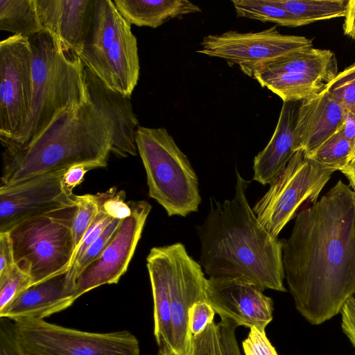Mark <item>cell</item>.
Instances as JSON below:
<instances>
[{
    "mask_svg": "<svg viewBox=\"0 0 355 355\" xmlns=\"http://www.w3.org/2000/svg\"><path fill=\"white\" fill-rule=\"evenodd\" d=\"M285 277L295 308L311 324L340 313L355 293V191L338 180L297 216L284 241Z\"/></svg>",
    "mask_w": 355,
    "mask_h": 355,
    "instance_id": "1",
    "label": "cell"
},
{
    "mask_svg": "<svg viewBox=\"0 0 355 355\" xmlns=\"http://www.w3.org/2000/svg\"><path fill=\"white\" fill-rule=\"evenodd\" d=\"M235 192L223 202L211 198V208L197 227L200 263L209 279H239L263 291L285 292L283 240L261 225L247 197L250 181L236 168Z\"/></svg>",
    "mask_w": 355,
    "mask_h": 355,
    "instance_id": "2",
    "label": "cell"
},
{
    "mask_svg": "<svg viewBox=\"0 0 355 355\" xmlns=\"http://www.w3.org/2000/svg\"><path fill=\"white\" fill-rule=\"evenodd\" d=\"M112 135L107 115L88 97L62 112L26 146L4 148L1 186L66 171L76 164H85L92 169L105 167Z\"/></svg>",
    "mask_w": 355,
    "mask_h": 355,
    "instance_id": "3",
    "label": "cell"
},
{
    "mask_svg": "<svg viewBox=\"0 0 355 355\" xmlns=\"http://www.w3.org/2000/svg\"><path fill=\"white\" fill-rule=\"evenodd\" d=\"M32 51L33 94L26 123L4 148L22 147L34 140L64 110L86 101L85 67L75 53L66 51L49 31L28 38Z\"/></svg>",
    "mask_w": 355,
    "mask_h": 355,
    "instance_id": "4",
    "label": "cell"
},
{
    "mask_svg": "<svg viewBox=\"0 0 355 355\" xmlns=\"http://www.w3.org/2000/svg\"><path fill=\"white\" fill-rule=\"evenodd\" d=\"M78 57L106 87L130 98L140 73L137 40L113 1L94 0Z\"/></svg>",
    "mask_w": 355,
    "mask_h": 355,
    "instance_id": "5",
    "label": "cell"
},
{
    "mask_svg": "<svg viewBox=\"0 0 355 355\" xmlns=\"http://www.w3.org/2000/svg\"><path fill=\"white\" fill-rule=\"evenodd\" d=\"M136 145L146 173L149 196L170 216L197 211L201 202L198 177L167 130L139 125Z\"/></svg>",
    "mask_w": 355,
    "mask_h": 355,
    "instance_id": "6",
    "label": "cell"
},
{
    "mask_svg": "<svg viewBox=\"0 0 355 355\" xmlns=\"http://www.w3.org/2000/svg\"><path fill=\"white\" fill-rule=\"evenodd\" d=\"M76 205L27 218L9 231L17 266L37 284L69 269L75 253L71 225Z\"/></svg>",
    "mask_w": 355,
    "mask_h": 355,
    "instance_id": "7",
    "label": "cell"
},
{
    "mask_svg": "<svg viewBox=\"0 0 355 355\" xmlns=\"http://www.w3.org/2000/svg\"><path fill=\"white\" fill-rule=\"evenodd\" d=\"M17 347L30 355H139V344L130 331L89 332L46 322L12 324Z\"/></svg>",
    "mask_w": 355,
    "mask_h": 355,
    "instance_id": "8",
    "label": "cell"
},
{
    "mask_svg": "<svg viewBox=\"0 0 355 355\" xmlns=\"http://www.w3.org/2000/svg\"><path fill=\"white\" fill-rule=\"evenodd\" d=\"M334 172L306 157L303 150L297 151L252 208L261 225L277 238L303 202L318 200Z\"/></svg>",
    "mask_w": 355,
    "mask_h": 355,
    "instance_id": "9",
    "label": "cell"
},
{
    "mask_svg": "<svg viewBox=\"0 0 355 355\" xmlns=\"http://www.w3.org/2000/svg\"><path fill=\"white\" fill-rule=\"evenodd\" d=\"M338 73L335 54L330 50L313 47L261 66L252 78L283 102H301L320 94Z\"/></svg>",
    "mask_w": 355,
    "mask_h": 355,
    "instance_id": "10",
    "label": "cell"
},
{
    "mask_svg": "<svg viewBox=\"0 0 355 355\" xmlns=\"http://www.w3.org/2000/svg\"><path fill=\"white\" fill-rule=\"evenodd\" d=\"M197 52L224 59L230 67L239 66L252 78L261 66L288 53L313 48L312 40L304 37L282 34L272 26L259 32L229 31L203 37Z\"/></svg>",
    "mask_w": 355,
    "mask_h": 355,
    "instance_id": "11",
    "label": "cell"
},
{
    "mask_svg": "<svg viewBox=\"0 0 355 355\" xmlns=\"http://www.w3.org/2000/svg\"><path fill=\"white\" fill-rule=\"evenodd\" d=\"M33 94L32 51L28 39L12 35L0 42V140L24 127Z\"/></svg>",
    "mask_w": 355,
    "mask_h": 355,
    "instance_id": "12",
    "label": "cell"
},
{
    "mask_svg": "<svg viewBox=\"0 0 355 355\" xmlns=\"http://www.w3.org/2000/svg\"><path fill=\"white\" fill-rule=\"evenodd\" d=\"M160 250L168 278L171 355H190L193 336L189 327V311L196 302L207 301L208 279L182 243L162 246Z\"/></svg>",
    "mask_w": 355,
    "mask_h": 355,
    "instance_id": "13",
    "label": "cell"
},
{
    "mask_svg": "<svg viewBox=\"0 0 355 355\" xmlns=\"http://www.w3.org/2000/svg\"><path fill=\"white\" fill-rule=\"evenodd\" d=\"M128 202L132 209L130 216L121 220L103 253L78 276L74 294L76 300L98 286L118 283L126 272L151 210L146 201Z\"/></svg>",
    "mask_w": 355,
    "mask_h": 355,
    "instance_id": "14",
    "label": "cell"
},
{
    "mask_svg": "<svg viewBox=\"0 0 355 355\" xmlns=\"http://www.w3.org/2000/svg\"><path fill=\"white\" fill-rule=\"evenodd\" d=\"M65 171L35 176L0 187V232L49 211L76 205L75 195L64 187Z\"/></svg>",
    "mask_w": 355,
    "mask_h": 355,
    "instance_id": "15",
    "label": "cell"
},
{
    "mask_svg": "<svg viewBox=\"0 0 355 355\" xmlns=\"http://www.w3.org/2000/svg\"><path fill=\"white\" fill-rule=\"evenodd\" d=\"M258 286L239 279H208L207 301L220 318L265 331L272 320L273 302Z\"/></svg>",
    "mask_w": 355,
    "mask_h": 355,
    "instance_id": "16",
    "label": "cell"
},
{
    "mask_svg": "<svg viewBox=\"0 0 355 355\" xmlns=\"http://www.w3.org/2000/svg\"><path fill=\"white\" fill-rule=\"evenodd\" d=\"M75 288L68 269L29 286L0 311V317L14 322L44 320L73 304Z\"/></svg>",
    "mask_w": 355,
    "mask_h": 355,
    "instance_id": "17",
    "label": "cell"
},
{
    "mask_svg": "<svg viewBox=\"0 0 355 355\" xmlns=\"http://www.w3.org/2000/svg\"><path fill=\"white\" fill-rule=\"evenodd\" d=\"M94 0H35L43 30L51 33L66 51H82Z\"/></svg>",
    "mask_w": 355,
    "mask_h": 355,
    "instance_id": "18",
    "label": "cell"
},
{
    "mask_svg": "<svg viewBox=\"0 0 355 355\" xmlns=\"http://www.w3.org/2000/svg\"><path fill=\"white\" fill-rule=\"evenodd\" d=\"M345 112L327 87L318 95L301 101L295 129L297 151L302 150L310 157L342 127Z\"/></svg>",
    "mask_w": 355,
    "mask_h": 355,
    "instance_id": "19",
    "label": "cell"
},
{
    "mask_svg": "<svg viewBox=\"0 0 355 355\" xmlns=\"http://www.w3.org/2000/svg\"><path fill=\"white\" fill-rule=\"evenodd\" d=\"M85 77L89 98L107 115L112 125L111 153L122 157L136 156V134L139 125L130 98L109 89L85 67Z\"/></svg>",
    "mask_w": 355,
    "mask_h": 355,
    "instance_id": "20",
    "label": "cell"
},
{
    "mask_svg": "<svg viewBox=\"0 0 355 355\" xmlns=\"http://www.w3.org/2000/svg\"><path fill=\"white\" fill-rule=\"evenodd\" d=\"M300 103L283 102L270 140L254 159L253 180L261 184H270L297 151L295 129Z\"/></svg>",
    "mask_w": 355,
    "mask_h": 355,
    "instance_id": "21",
    "label": "cell"
},
{
    "mask_svg": "<svg viewBox=\"0 0 355 355\" xmlns=\"http://www.w3.org/2000/svg\"><path fill=\"white\" fill-rule=\"evenodd\" d=\"M153 299L154 336L157 355H171V317L168 278L160 247L146 258Z\"/></svg>",
    "mask_w": 355,
    "mask_h": 355,
    "instance_id": "22",
    "label": "cell"
},
{
    "mask_svg": "<svg viewBox=\"0 0 355 355\" xmlns=\"http://www.w3.org/2000/svg\"><path fill=\"white\" fill-rule=\"evenodd\" d=\"M113 2L129 24L153 28L171 19L201 12L198 6L187 0H114Z\"/></svg>",
    "mask_w": 355,
    "mask_h": 355,
    "instance_id": "23",
    "label": "cell"
},
{
    "mask_svg": "<svg viewBox=\"0 0 355 355\" xmlns=\"http://www.w3.org/2000/svg\"><path fill=\"white\" fill-rule=\"evenodd\" d=\"M0 29L26 38L41 31L35 0H0Z\"/></svg>",
    "mask_w": 355,
    "mask_h": 355,
    "instance_id": "24",
    "label": "cell"
},
{
    "mask_svg": "<svg viewBox=\"0 0 355 355\" xmlns=\"http://www.w3.org/2000/svg\"><path fill=\"white\" fill-rule=\"evenodd\" d=\"M290 14L305 25L317 21L343 17L348 0H277Z\"/></svg>",
    "mask_w": 355,
    "mask_h": 355,
    "instance_id": "25",
    "label": "cell"
},
{
    "mask_svg": "<svg viewBox=\"0 0 355 355\" xmlns=\"http://www.w3.org/2000/svg\"><path fill=\"white\" fill-rule=\"evenodd\" d=\"M232 2L238 17L288 27L305 25L283 8L277 0H233Z\"/></svg>",
    "mask_w": 355,
    "mask_h": 355,
    "instance_id": "26",
    "label": "cell"
},
{
    "mask_svg": "<svg viewBox=\"0 0 355 355\" xmlns=\"http://www.w3.org/2000/svg\"><path fill=\"white\" fill-rule=\"evenodd\" d=\"M354 150V145L344 136L340 128L309 158L325 168L342 171L352 162Z\"/></svg>",
    "mask_w": 355,
    "mask_h": 355,
    "instance_id": "27",
    "label": "cell"
},
{
    "mask_svg": "<svg viewBox=\"0 0 355 355\" xmlns=\"http://www.w3.org/2000/svg\"><path fill=\"white\" fill-rule=\"evenodd\" d=\"M75 201L76 208L73 217L71 230L76 252L85 232L98 214L100 206L96 194L75 195Z\"/></svg>",
    "mask_w": 355,
    "mask_h": 355,
    "instance_id": "28",
    "label": "cell"
},
{
    "mask_svg": "<svg viewBox=\"0 0 355 355\" xmlns=\"http://www.w3.org/2000/svg\"><path fill=\"white\" fill-rule=\"evenodd\" d=\"M327 88L345 110L355 112V63L338 73Z\"/></svg>",
    "mask_w": 355,
    "mask_h": 355,
    "instance_id": "29",
    "label": "cell"
},
{
    "mask_svg": "<svg viewBox=\"0 0 355 355\" xmlns=\"http://www.w3.org/2000/svg\"><path fill=\"white\" fill-rule=\"evenodd\" d=\"M33 284L31 277L16 265L6 276L0 278V311Z\"/></svg>",
    "mask_w": 355,
    "mask_h": 355,
    "instance_id": "30",
    "label": "cell"
},
{
    "mask_svg": "<svg viewBox=\"0 0 355 355\" xmlns=\"http://www.w3.org/2000/svg\"><path fill=\"white\" fill-rule=\"evenodd\" d=\"M120 223L121 220L113 219L98 239L87 250L78 263L69 269V277L75 283L79 274L103 253Z\"/></svg>",
    "mask_w": 355,
    "mask_h": 355,
    "instance_id": "31",
    "label": "cell"
},
{
    "mask_svg": "<svg viewBox=\"0 0 355 355\" xmlns=\"http://www.w3.org/2000/svg\"><path fill=\"white\" fill-rule=\"evenodd\" d=\"M190 355H224L219 327L214 321L200 334L193 336Z\"/></svg>",
    "mask_w": 355,
    "mask_h": 355,
    "instance_id": "32",
    "label": "cell"
},
{
    "mask_svg": "<svg viewBox=\"0 0 355 355\" xmlns=\"http://www.w3.org/2000/svg\"><path fill=\"white\" fill-rule=\"evenodd\" d=\"M96 195L100 210L109 217L121 220L130 216L132 209L129 202L125 200V193L123 191H117L114 187Z\"/></svg>",
    "mask_w": 355,
    "mask_h": 355,
    "instance_id": "33",
    "label": "cell"
},
{
    "mask_svg": "<svg viewBox=\"0 0 355 355\" xmlns=\"http://www.w3.org/2000/svg\"><path fill=\"white\" fill-rule=\"evenodd\" d=\"M112 220L113 219L112 218L109 217L100 210L98 214L85 232L80 244L78 245L75 252L70 268L74 266L78 263L87 250L98 239Z\"/></svg>",
    "mask_w": 355,
    "mask_h": 355,
    "instance_id": "34",
    "label": "cell"
},
{
    "mask_svg": "<svg viewBox=\"0 0 355 355\" xmlns=\"http://www.w3.org/2000/svg\"><path fill=\"white\" fill-rule=\"evenodd\" d=\"M215 313L213 307L206 300L193 304L189 311V327L192 336L200 334L214 322Z\"/></svg>",
    "mask_w": 355,
    "mask_h": 355,
    "instance_id": "35",
    "label": "cell"
},
{
    "mask_svg": "<svg viewBox=\"0 0 355 355\" xmlns=\"http://www.w3.org/2000/svg\"><path fill=\"white\" fill-rule=\"evenodd\" d=\"M242 347L245 355H278L265 331L254 327L250 328L247 338L242 343Z\"/></svg>",
    "mask_w": 355,
    "mask_h": 355,
    "instance_id": "36",
    "label": "cell"
},
{
    "mask_svg": "<svg viewBox=\"0 0 355 355\" xmlns=\"http://www.w3.org/2000/svg\"><path fill=\"white\" fill-rule=\"evenodd\" d=\"M16 266L12 240L8 232H0V278Z\"/></svg>",
    "mask_w": 355,
    "mask_h": 355,
    "instance_id": "37",
    "label": "cell"
},
{
    "mask_svg": "<svg viewBox=\"0 0 355 355\" xmlns=\"http://www.w3.org/2000/svg\"><path fill=\"white\" fill-rule=\"evenodd\" d=\"M340 313L342 330L355 348V293L345 302Z\"/></svg>",
    "mask_w": 355,
    "mask_h": 355,
    "instance_id": "38",
    "label": "cell"
},
{
    "mask_svg": "<svg viewBox=\"0 0 355 355\" xmlns=\"http://www.w3.org/2000/svg\"><path fill=\"white\" fill-rule=\"evenodd\" d=\"M0 355H20L14 339L12 324L6 320L1 325Z\"/></svg>",
    "mask_w": 355,
    "mask_h": 355,
    "instance_id": "39",
    "label": "cell"
},
{
    "mask_svg": "<svg viewBox=\"0 0 355 355\" xmlns=\"http://www.w3.org/2000/svg\"><path fill=\"white\" fill-rule=\"evenodd\" d=\"M89 170L92 168L85 164H76L67 168L62 176L66 190L73 193V189L84 180L86 173Z\"/></svg>",
    "mask_w": 355,
    "mask_h": 355,
    "instance_id": "40",
    "label": "cell"
},
{
    "mask_svg": "<svg viewBox=\"0 0 355 355\" xmlns=\"http://www.w3.org/2000/svg\"><path fill=\"white\" fill-rule=\"evenodd\" d=\"M343 31L345 35L355 40V0H348L345 15Z\"/></svg>",
    "mask_w": 355,
    "mask_h": 355,
    "instance_id": "41",
    "label": "cell"
},
{
    "mask_svg": "<svg viewBox=\"0 0 355 355\" xmlns=\"http://www.w3.org/2000/svg\"><path fill=\"white\" fill-rule=\"evenodd\" d=\"M341 129L344 136L355 146V112L345 110Z\"/></svg>",
    "mask_w": 355,
    "mask_h": 355,
    "instance_id": "42",
    "label": "cell"
},
{
    "mask_svg": "<svg viewBox=\"0 0 355 355\" xmlns=\"http://www.w3.org/2000/svg\"><path fill=\"white\" fill-rule=\"evenodd\" d=\"M348 179L350 187L355 191V162L349 164L341 171Z\"/></svg>",
    "mask_w": 355,
    "mask_h": 355,
    "instance_id": "43",
    "label": "cell"
},
{
    "mask_svg": "<svg viewBox=\"0 0 355 355\" xmlns=\"http://www.w3.org/2000/svg\"><path fill=\"white\" fill-rule=\"evenodd\" d=\"M14 339H15V338H14ZM15 344H16V343H15ZM16 346H17V345H16ZM17 349H18V350H19V353H20V355H30V354H26V353L24 352H23V351H21V349H19L18 347H17Z\"/></svg>",
    "mask_w": 355,
    "mask_h": 355,
    "instance_id": "44",
    "label": "cell"
},
{
    "mask_svg": "<svg viewBox=\"0 0 355 355\" xmlns=\"http://www.w3.org/2000/svg\"><path fill=\"white\" fill-rule=\"evenodd\" d=\"M353 162H355V150H354V155H353V158H352V161L350 164L353 163Z\"/></svg>",
    "mask_w": 355,
    "mask_h": 355,
    "instance_id": "45",
    "label": "cell"
}]
</instances>
